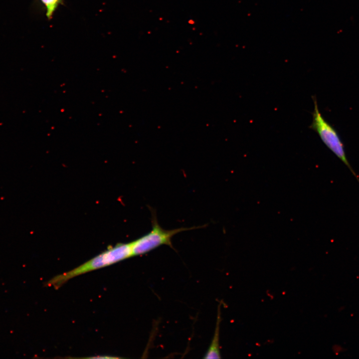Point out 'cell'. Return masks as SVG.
Wrapping results in <instances>:
<instances>
[{
  "instance_id": "obj_1",
  "label": "cell",
  "mask_w": 359,
  "mask_h": 359,
  "mask_svg": "<svg viewBox=\"0 0 359 359\" xmlns=\"http://www.w3.org/2000/svg\"><path fill=\"white\" fill-rule=\"evenodd\" d=\"M133 256L132 243H119L71 270L56 275L46 283L55 289L69 279L86 273L113 264Z\"/></svg>"
},
{
  "instance_id": "obj_2",
  "label": "cell",
  "mask_w": 359,
  "mask_h": 359,
  "mask_svg": "<svg viewBox=\"0 0 359 359\" xmlns=\"http://www.w3.org/2000/svg\"><path fill=\"white\" fill-rule=\"evenodd\" d=\"M150 208L152 213V229L147 234L132 242L133 256L146 254L163 245H168L174 248L172 239L174 235L182 231L204 227V225H202L165 229L158 223L155 211L151 207Z\"/></svg>"
},
{
  "instance_id": "obj_3",
  "label": "cell",
  "mask_w": 359,
  "mask_h": 359,
  "mask_svg": "<svg viewBox=\"0 0 359 359\" xmlns=\"http://www.w3.org/2000/svg\"><path fill=\"white\" fill-rule=\"evenodd\" d=\"M314 108L310 128L319 136L324 144L348 168L359 181V178L351 166L346 154L344 145L337 131L323 117L316 98H313Z\"/></svg>"
},
{
  "instance_id": "obj_4",
  "label": "cell",
  "mask_w": 359,
  "mask_h": 359,
  "mask_svg": "<svg viewBox=\"0 0 359 359\" xmlns=\"http://www.w3.org/2000/svg\"><path fill=\"white\" fill-rule=\"evenodd\" d=\"M220 320L221 318L219 306V307H218L217 319L214 336L209 348L204 357V359H220L221 358L219 347V329Z\"/></svg>"
},
{
  "instance_id": "obj_5",
  "label": "cell",
  "mask_w": 359,
  "mask_h": 359,
  "mask_svg": "<svg viewBox=\"0 0 359 359\" xmlns=\"http://www.w3.org/2000/svg\"><path fill=\"white\" fill-rule=\"evenodd\" d=\"M46 7V15L50 18L60 0H41Z\"/></svg>"
}]
</instances>
